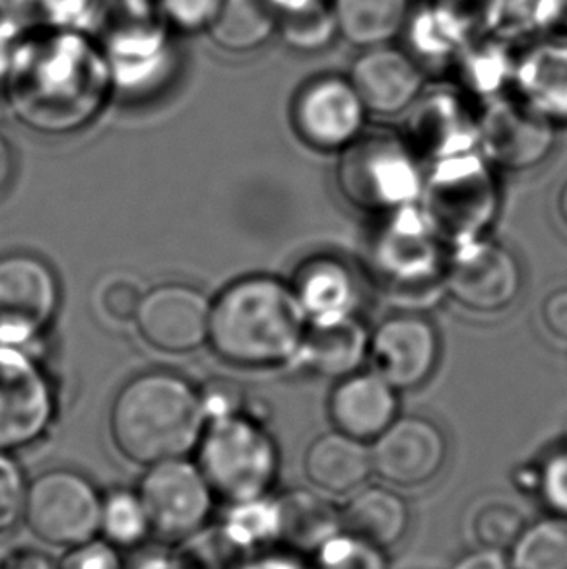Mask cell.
Masks as SVG:
<instances>
[{"label": "cell", "instance_id": "obj_1", "mask_svg": "<svg viewBox=\"0 0 567 569\" xmlns=\"http://www.w3.org/2000/svg\"><path fill=\"white\" fill-rule=\"evenodd\" d=\"M4 77L16 119L41 134L82 131L100 116L113 88L103 49L82 31L49 30L22 39Z\"/></svg>", "mask_w": 567, "mask_h": 569}, {"label": "cell", "instance_id": "obj_2", "mask_svg": "<svg viewBox=\"0 0 567 569\" xmlns=\"http://www.w3.org/2000/svg\"><path fill=\"white\" fill-rule=\"evenodd\" d=\"M307 327L290 284L272 277H247L212 301L208 342L231 366L275 368L296 362Z\"/></svg>", "mask_w": 567, "mask_h": 569}, {"label": "cell", "instance_id": "obj_3", "mask_svg": "<svg viewBox=\"0 0 567 569\" xmlns=\"http://www.w3.org/2000/svg\"><path fill=\"white\" fill-rule=\"evenodd\" d=\"M207 422L202 395L169 371H148L125 383L109 416L117 449L142 467L192 453Z\"/></svg>", "mask_w": 567, "mask_h": 569}, {"label": "cell", "instance_id": "obj_4", "mask_svg": "<svg viewBox=\"0 0 567 569\" xmlns=\"http://www.w3.org/2000/svg\"><path fill=\"white\" fill-rule=\"evenodd\" d=\"M195 451L197 467L216 498L230 506L267 498L277 482V441L241 412L208 420Z\"/></svg>", "mask_w": 567, "mask_h": 569}, {"label": "cell", "instance_id": "obj_5", "mask_svg": "<svg viewBox=\"0 0 567 569\" xmlns=\"http://www.w3.org/2000/svg\"><path fill=\"white\" fill-rule=\"evenodd\" d=\"M416 204L441 243L455 247L484 238L499 207L490 163L478 150L431 163Z\"/></svg>", "mask_w": 567, "mask_h": 569}, {"label": "cell", "instance_id": "obj_6", "mask_svg": "<svg viewBox=\"0 0 567 569\" xmlns=\"http://www.w3.org/2000/svg\"><path fill=\"white\" fill-rule=\"evenodd\" d=\"M420 158L405 139L391 134L360 137L340 152L337 186L352 207L391 214L420 199Z\"/></svg>", "mask_w": 567, "mask_h": 569}, {"label": "cell", "instance_id": "obj_7", "mask_svg": "<svg viewBox=\"0 0 567 569\" xmlns=\"http://www.w3.org/2000/svg\"><path fill=\"white\" fill-rule=\"evenodd\" d=\"M101 493L77 470L53 469L28 485L23 523L36 539L70 548L98 537Z\"/></svg>", "mask_w": 567, "mask_h": 569}, {"label": "cell", "instance_id": "obj_8", "mask_svg": "<svg viewBox=\"0 0 567 569\" xmlns=\"http://www.w3.org/2000/svg\"><path fill=\"white\" fill-rule=\"evenodd\" d=\"M59 303V278L41 257H0V345L30 347L51 327Z\"/></svg>", "mask_w": 567, "mask_h": 569}, {"label": "cell", "instance_id": "obj_9", "mask_svg": "<svg viewBox=\"0 0 567 569\" xmlns=\"http://www.w3.org/2000/svg\"><path fill=\"white\" fill-rule=\"evenodd\" d=\"M139 493L152 535L166 542H181L199 535L216 498L197 462L185 457L148 467Z\"/></svg>", "mask_w": 567, "mask_h": 569}, {"label": "cell", "instance_id": "obj_10", "mask_svg": "<svg viewBox=\"0 0 567 569\" xmlns=\"http://www.w3.org/2000/svg\"><path fill=\"white\" fill-rule=\"evenodd\" d=\"M444 282L452 300L476 313H498L521 292L523 272L514 253L491 239L478 238L451 249Z\"/></svg>", "mask_w": 567, "mask_h": 569}, {"label": "cell", "instance_id": "obj_11", "mask_svg": "<svg viewBox=\"0 0 567 569\" xmlns=\"http://www.w3.org/2000/svg\"><path fill=\"white\" fill-rule=\"evenodd\" d=\"M54 418L53 385L28 348L0 345V451L38 441Z\"/></svg>", "mask_w": 567, "mask_h": 569}, {"label": "cell", "instance_id": "obj_12", "mask_svg": "<svg viewBox=\"0 0 567 569\" xmlns=\"http://www.w3.org/2000/svg\"><path fill=\"white\" fill-rule=\"evenodd\" d=\"M441 246L418 204H412L385 214L371 241V262L387 284L410 290L428 286L445 270Z\"/></svg>", "mask_w": 567, "mask_h": 569}, {"label": "cell", "instance_id": "obj_13", "mask_svg": "<svg viewBox=\"0 0 567 569\" xmlns=\"http://www.w3.org/2000/svg\"><path fill=\"white\" fill-rule=\"evenodd\" d=\"M554 123L523 100H494L478 117V152L491 168L527 171L553 154Z\"/></svg>", "mask_w": 567, "mask_h": 569}, {"label": "cell", "instance_id": "obj_14", "mask_svg": "<svg viewBox=\"0 0 567 569\" xmlns=\"http://www.w3.org/2000/svg\"><path fill=\"white\" fill-rule=\"evenodd\" d=\"M368 109L346 78L311 80L296 96L291 121L307 147L342 152L360 139Z\"/></svg>", "mask_w": 567, "mask_h": 569}, {"label": "cell", "instance_id": "obj_15", "mask_svg": "<svg viewBox=\"0 0 567 569\" xmlns=\"http://www.w3.org/2000/svg\"><path fill=\"white\" fill-rule=\"evenodd\" d=\"M208 300L189 284H161L145 293L135 323L150 347L166 355H187L208 342Z\"/></svg>", "mask_w": 567, "mask_h": 569}, {"label": "cell", "instance_id": "obj_16", "mask_svg": "<svg viewBox=\"0 0 567 569\" xmlns=\"http://www.w3.org/2000/svg\"><path fill=\"white\" fill-rule=\"evenodd\" d=\"M439 358L434 325L416 313L385 319L369 337L368 360L379 378L397 391H408L428 381Z\"/></svg>", "mask_w": 567, "mask_h": 569}, {"label": "cell", "instance_id": "obj_17", "mask_svg": "<svg viewBox=\"0 0 567 569\" xmlns=\"http://www.w3.org/2000/svg\"><path fill=\"white\" fill-rule=\"evenodd\" d=\"M374 472L399 488L428 485L439 475L447 459V441L436 423L420 416L397 418L374 439Z\"/></svg>", "mask_w": 567, "mask_h": 569}, {"label": "cell", "instance_id": "obj_18", "mask_svg": "<svg viewBox=\"0 0 567 569\" xmlns=\"http://www.w3.org/2000/svg\"><path fill=\"white\" fill-rule=\"evenodd\" d=\"M350 82L368 113L392 117L415 106L422 93L424 77L412 57L377 46L354 61Z\"/></svg>", "mask_w": 567, "mask_h": 569}, {"label": "cell", "instance_id": "obj_19", "mask_svg": "<svg viewBox=\"0 0 567 569\" xmlns=\"http://www.w3.org/2000/svg\"><path fill=\"white\" fill-rule=\"evenodd\" d=\"M405 142L420 160L439 162L478 150V119L452 96H431L412 106Z\"/></svg>", "mask_w": 567, "mask_h": 569}, {"label": "cell", "instance_id": "obj_20", "mask_svg": "<svg viewBox=\"0 0 567 569\" xmlns=\"http://www.w3.org/2000/svg\"><path fill=\"white\" fill-rule=\"evenodd\" d=\"M376 371L338 379L330 392L329 416L335 430L360 441L379 438L399 418V395Z\"/></svg>", "mask_w": 567, "mask_h": 569}, {"label": "cell", "instance_id": "obj_21", "mask_svg": "<svg viewBox=\"0 0 567 569\" xmlns=\"http://www.w3.org/2000/svg\"><path fill=\"white\" fill-rule=\"evenodd\" d=\"M103 53L113 86L139 93L160 82L169 67L166 33L152 20H131L109 33Z\"/></svg>", "mask_w": 567, "mask_h": 569}, {"label": "cell", "instance_id": "obj_22", "mask_svg": "<svg viewBox=\"0 0 567 569\" xmlns=\"http://www.w3.org/2000/svg\"><path fill=\"white\" fill-rule=\"evenodd\" d=\"M519 100L553 123H567V39H546L515 62Z\"/></svg>", "mask_w": 567, "mask_h": 569}, {"label": "cell", "instance_id": "obj_23", "mask_svg": "<svg viewBox=\"0 0 567 569\" xmlns=\"http://www.w3.org/2000/svg\"><path fill=\"white\" fill-rule=\"evenodd\" d=\"M311 485L332 496H352L366 486L374 472L371 451L360 439L340 431H329L307 447L304 459Z\"/></svg>", "mask_w": 567, "mask_h": 569}, {"label": "cell", "instance_id": "obj_24", "mask_svg": "<svg viewBox=\"0 0 567 569\" xmlns=\"http://www.w3.org/2000/svg\"><path fill=\"white\" fill-rule=\"evenodd\" d=\"M307 323H332L352 317L358 306V288L350 269L332 257H315L304 262L291 282Z\"/></svg>", "mask_w": 567, "mask_h": 569}, {"label": "cell", "instance_id": "obj_25", "mask_svg": "<svg viewBox=\"0 0 567 569\" xmlns=\"http://www.w3.org/2000/svg\"><path fill=\"white\" fill-rule=\"evenodd\" d=\"M369 337L371 332L356 316L309 325L296 362L322 378H348L368 360Z\"/></svg>", "mask_w": 567, "mask_h": 569}, {"label": "cell", "instance_id": "obj_26", "mask_svg": "<svg viewBox=\"0 0 567 569\" xmlns=\"http://www.w3.org/2000/svg\"><path fill=\"white\" fill-rule=\"evenodd\" d=\"M278 542L296 555H315L342 532L340 509L311 490H291L277 498Z\"/></svg>", "mask_w": 567, "mask_h": 569}, {"label": "cell", "instance_id": "obj_27", "mask_svg": "<svg viewBox=\"0 0 567 569\" xmlns=\"http://www.w3.org/2000/svg\"><path fill=\"white\" fill-rule=\"evenodd\" d=\"M342 531L389 550L405 539L410 525L407 501L384 486H364L340 509Z\"/></svg>", "mask_w": 567, "mask_h": 569}, {"label": "cell", "instance_id": "obj_28", "mask_svg": "<svg viewBox=\"0 0 567 569\" xmlns=\"http://www.w3.org/2000/svg\"><path fill=\"white\" fill-rule=\"evenodd\" d=\"M278 28V12L270 0H220L210 38L230 53H249L265 46Z\"/></svg>", "mask_w": 567, "mask_h": 569}, {"label": "cell", "instance_id": "obj_29", "mask_svg": "<svg viewBox=\"0 0 567 569\" xmlns=\"http://www.w3.org/2000/svg\"><path fill=\"white\" fill-rule=\"evenodd\" d=\"M338 33L356 47L385 46L407 22L408 0H335Z\"/></svg>", "mask_w": 567, "mask_h": 569}, {"label": "cell", "instance_id": "obj_30", "mask_svg": "<svg viewBox=\"0 0 567 569\" xmlns=\"http://www.w3.org/2000/svg\"><path fill=\"white\" fill-rule=\"evenodd\" d=\"M527 525L525 511L504 496L476 501L467 516L468 539L475 542V547L506 555Z\"/></svg>", "mask_w": 567, "mask_h": 569}, {"label": "cell", "instance_id": "obj_31", "mask_svg": "<svg viewBox=\"0 0 567 569\" xmlns=\"http://www.w3.org/2000/svg\"><path fill=\"white\" fill-rule=\"evenodd\" d=\"M511 569H567V517L529 523L507 552Z\"/></svg>", "mask_w": 567, "mask_h": 569}, {"label": "cell", "instance_id": "obj_32", "mask_svg": "<svg viewBox=\"0 0 567 569\" xmlns=\"http://www.w3.org/2000/svg\"><path fill=\"white\" fill-rule=\"evenodd\" d=\"M98 535L117 550L140 547L152 535L139 490L116 488L101 496Z\"/></svg>", "mask_w": 567, "mask_h": 569}, {"label": "cell", "instance_id": "obj_33", "mask_svg": "<svg viewBox=\"0 0 567 569\" xmlns=\"http://www.w3.org/2000/svg\"><path fill=\"white\" fill-rule=\"evenodd\" d=\"M223 537L239 548H259L278 542L277 500L267 496L231 506L223 525Z\"/></svg>", "mask_w": 567, "mask_h": 569}, {"label": "cell", "instance_id": "obj_34", "mask_svg": "<svg viewBox=\"0 0 567 569\" xmlns=\"http://www.w3.org/2000/svg\"><path fill=\"white\" fill-rule=\"evenodd\" d=\"M278 33L286 46L299 53H315L330 46L338 36L337 18L332 8L322 2L278 16Z\"/></svg>", "mask_w": 567, "mask_h": 569}, {"label": "cell", "instance_id": "obj_35", "mask_svg": "<svg viewBox=\"0 0 567 569\" xmlns=\"http://www.w3.org/2000/svg\"><path fill=\"white\" fill-rule=\"evenodd\" d=\"M385 552L384 548L342 531L315 552L314 569H389Z\"/></svg>", "mask_w": 567, "mask_h": 569}, {"label": "cell", "instance_id": "obj_36", "mask_svg": "<svg viewBox=\"0 0 567 569\" xmlns=\"http://www.w3.org/2000/svg\"><path fill=\"white\" fill-rule=\"evenodd\" d=\"M28 485L30 482L14 457L0 451V535L22 521Z\"/></svg>", "mask_w": 567, "mask_h": 569}, {"label": "cell", "instance_id": "obj_37", "mask_svg": "<svg viewBox=\"0 0 567 569\" xmlns=\"http://www.w3.org/2000/svg\"><path fill=\"white\" fill-rule=\"evenodd\" d=\"M515 64L501 59V53L472 54L465 67V82L470 90L490 96L498 92L504 80H514Z\"/></svg>", "mask_w": 567, "mask_h": 569}, {"label": "cell", "instance_id": "obj_38", "mask_svg": "<svg viewBox=\"0 0 567 569\" xmlns=\"http://www.w3.org/2000/svg\"><path fill=\"white\" fill-rule=\"evenodd\" d=\"M145 292L129 278H113L101 290V309L117 323H131L139 316Z\"/></svg>", "mask_w": 567, "mask_h": 569}, {"label": "cell", "instance_id": "obj_39", "mask_svg": "<svg viewBox=\"0 0 567 569\" xmlns=\"http://www.w3.org/2000/svg\"><path fill=\"white\" fill-rule=\"evenodd\" d=\"M57 563L59 569H125L119 550L98 537L67 548Z\"/></svg>", "mask_w": 567, "mask_h": 569}, {"label": "cell", "instance_id": "obj_40", "mask_svg": "<svg viewBox=\"0 0 567 569\" xmlns=\"http://www.w3.org/2000/svg\"><path fill=\"white\" fill-rule=\"evenodd\" d=\"M220 0H161V12L169 23L185 31L210 28Z\"/></svg>", "mask_w": 567, "mask_h": 569}, {"label": "cell", "instance_id": "obj_41", "mask_svg": "<svg viewBox=\"0 0 567 569\" xmlns=\"http://www.w3.org/2000/svg\"><path fill=\"white\" fill-rule=\"evenodd\" d=\"M538 492L554 516L567 517V451L554 455L537 475Z\"/></svg>", "mask_w": 567, "mask_h": 569}, {"label": "cell", "instance_id": "obj_42", "mask_svg": "<svg viewBox=\"0 0 567 569\" xmlns=\"http://www.w3.org/2000/svg\"><path fill=\"white\" fill-rule=\"evenodd\" d=\"M543 321L554 337L567 340V288L554 290L543 303Z\"/></svg>", "mask_w": 567, "mask_h": 569}, {"label": "cell", "instance_id": "obj_43", "mask_svg": "<svg viewBox=\"0 0 567 569\" xmlns=\"http://www.w3.org/2000/svg\"><path fill=\"white\" fill-rule=\"evenodd\" d=\"M0 569H59V563L46 552L33 548H18L0 560Z\"/></svg>", "mask_w": 567, "mask_h": 569}, {"label": "cell", "instance_id": "obj_44", "mask_svg": "<svg viewBox=\"0 0 567 569\" xmlns=\"http://www.w3.org/2000/svg\"><path fill=\"white\" fill-rule=\"evenodd\" d=\"M451 569H511L506 552H496V550H484L475 548L468 555L460 556L457 562L452 563Z\"/></svg>", "mask_w": 567, "mask_h": 569}, {"label": "cell", "instance_id": "obj_45", "mask_svg": "<svg viewBox=\"0 0 567 569\" xmlns=\"http://www.w3.org/2000/svg\"><path fill=\"white\" fill-rule=\"evenodd\" d=\"M239 569H314L296 552H261L247 560Z\"/></svg>", "mask_w": 567, "mask_h": 569}, {"label": "cell", "instance_id": "obj_46", "mask_svg": "<svg viewBox=\"0 0 567 569\" xmlns=\"http://www.w3.org/2000/svg\"><path fill=\"white\" fill-rule=\"evenodd\" d=\"M543 22L558 31V38L567 39V0H543L540 4Z\"/></svg>", "mask_w": 567, "mask_h": 569}, {"label": "cell", "instance_id": "obj_47", "mask_svg": "<svg viewBox=\"0 0 567 569\" xmlns=\"http://www.w3.org/2000/svg\"><path fill=\"white\" fill-rule=\"evenodd\" d=\"M14 171V156L10 142L4 139V134L0 132V191L10 183Z\"/></svg>", "mask_w": 567, "mask_h": 569}, {"label": "cell", "instance_id": "obj_48", "mask_svg": "<svg viewBox=\"0 0 567 569\" xmlns=\"http://www.w3.org/2000/svg\"><path fill=\"white\" fill-rule=\"evenodd\" d=\"M137 569H189L185 568L183 563L171 560L168 556L153 555L145 558L142 562L137 566Z\"/></svg>", "mask_w": 567, "mask_h": 569}, {"label": "cell", "instance_id": "obj_49", "mask_svg": "<svg viewBox=\"0 0 567 569\" xmlns=\"http://www.w3.org/2000/svg\"><path fill=\"white\" fill-rule=\"evenodd\" d=\"M317 2H322V0H270V4L275 7L278 16L296 12V10H301V8L314 7Z\"/></svg>", "mask_w": 567, "mask_h": 569}, {"label": "cell", "instance_id": "obj_50", "mask_svg": "<svg viewBox=\"0 0 567 569\" xmlns=\"http://www.w3.org/2000/svg\"><path fill=\"white\" fill-rule=\"evenodd\" d=\"M558 208H560L561 220H564L567 226V183L564 186V189H561L560 199H558Z\"/></svg>", "mask_w": 567, "mask_h": 569}, {"label": "cell", "instance_id": "obj_51", "mask_svg": "<svg viewBox=\"0 0 567 569\" xmlns=\"http://www.w3.org/2000/svg\"><path fill=\"white\" fill-rule=\"evenodd\" d=\"M22 0H0V12H10L12 8H20Z\"/></svg>", "mask_w": 567, "mask_h": 569}, {"label": "cell", "instance_id": "obj_52", "mask_svg": "<svg viewBox=\"0 0 567 569\" xmlns=\"http://www.w3.org/2000/svg\"><path fill=\"white\" fill-rule=\"evenodd\" d=\"M145 2L146 0H127V4H131V7L146 8Z\"/></svg>", "mask_w": 567, "mask_h": 569}]
</instances>
